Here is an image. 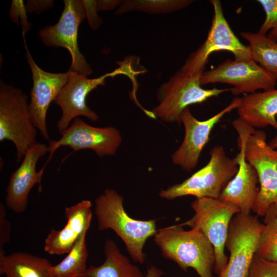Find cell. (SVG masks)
<instances>
[{
    "label": "cell",
    "mask_w": 277,
    "mask_h": 277,
    "mask_svg": "<svg viewBox=\"0 0 277 277\" xmlns=\"http://www.w3.org/2000/svg\"><path fill=\"white\" fill-rule=\"evenodd\" d=\"M94 214L100 231L111 229L123 241L133 261L144 263V247L156 233V221L130 216L124 207V198L116 190L106 189L95 200Z\"/></svg>",
    "instance_id": "1"
},
{
    "label": "cell",
    "mask_w": 277,
    "mask_h": 277,
    "mask_svg": "<svg viewBox=\"0 0 277 277\" xmlns=\"http://www.w3.org/2000/svg\"><path fill=\"white\" fill-rule=\"evenodd\" d=\"M232 125L239 134L238 148L258 176L259 190L252 210L264 216L271 205H277V150L267 143L264 131L255 130L239 118Z\"/></svg>",
    "instance_id": "2"
},
{
    "label": "cell",
    "mask_w": 277,
    "mask_h": 277,
    "mask_svg": "<svg viewBox=\"0 0 277 277\" xmlns=\"http://www.w3.org/2000/svg\"><path fill=\"white\" fill-rule=\"evenodd\" d=\"M153 237L162 255L183 271L192 268L200 277H214V250L201 231L185 230L179 224L157 230Z\"/></svg>",
    "instance_id": "3"
},
{
    "label": "cell",
    "mask_w": 277,
    "mask_h": 277,
    "mask_svg": "<svg viewBox=\"0 0 277 277\" xmlns=\"http://www.w3.org/2000/svg\"><path fill=\"white\" fill-rule=\"evenodd\" d=\"M209 153L205 166L182 183L162 190L159 196L169 200L187 195L219 199L238 170V157H229L222 145L214 146Z\"/></svg>",
    "instance_id": "4"
},
{
    "label": "cell",
    "mask_w": 277,
    "mask_h": 277,
    "mask_svg": "<svg viewBox=\"0 0 277 277\" xmlns=\"http://www.w3.org/2000/svg\"><path fill=\"white\" fill-rule=\"evenodd\" d=\"M204 71L190 73L181 68L163 83L157 91L159 104L151 111L155 118L168 123H180L181 113L189 106L231 91L226 88H203L200 78Z\"/></svg>",
    "instance_id": "5"
},
{
    "label": "cell",
    "mask_w": 277,
    "mask_h": 277,
    "mask_svg": "<svg viewBox=\"0 0 277 277\" xmlns=\"http://www.w3.org/2000/svg\"><path fill=\"white\" fill-rule=\"evenodd\" d=\"M28 96L3 81L0 82V141L12 142L16 149V162L38 142L29 108Z\"/></svg>",
    "instance_id": "6"
},
{
    "label": "cell",
    "mask_w": 277,
    "mask_h": 277,
    "mask_svg": "<svg viewBox=\"0 0 277 277\" xmlns=\"http://www.w3.org/2000/svg\"><path fill=\"white\" fill-rule=\"evenodd\" d=\"M191 206L194 215L180 225L197 229L207 238L215 252L214 272L219 275L228 261L225 248L229 225L233 217L240 211L230 204L209 197L196 199Z\"/></svg>",
    "instance_id": "7"
},
{
    "label": "cell",
    "mask_w": 277,
    "mask_h": 277,
    "mask_svg": "<svg viewBox=\"0 0 277 277\" xmlns=\"http://www.w3.org/2000/svg\"><path fill=\"white\" fill-rule=\"evenodd\" d=\"M263 227L250 214L238 213L233 217L225 245L230 256L217 277H248Z\"/></svg>",
    "instance_id": "8"
},
{
    "label": "cell",
    "mask_w": 277,
    "mask_h": 277,
    "mask_svg": "<svg viewBox=\"0 0 277 277\" xmlns=\"http://www.w3.org/2000/svg\"><path fill=\"white\" fill-rule=\"evenodd\" d=\"M64 8L57 23L41 29L39 36L47 47L66 48L72 58L68 70L87 77L93 70L81 53L77 44L78 26L86 18L83 2L80 0H64Z\"/></svg>",
    "instance_id": "9"
},
{
    "label": "cell",
    "mask_w": 277,
    "mask_h": 277,
    "mask_svg": "<svg viewBox=\"0 0 277 277\" xmlns=\"http://www.w3.org/2000/svg\"><path fill=\"white\" fill-rule=\"evenodd\" d=\"M277 78L260 66L253 59L227 60L217 67L204 71L201 86L216 83L233 86L232 93H251L256 90L275 88Z\"/></svg>",
    "instance_id": "10"
},
{
    "label": "cell",
    "mask_w": 277,
    "mask_h": 277,
    "mask_svg": "<svg viewBox=\"0 0 277 277\" xmlns=\"http://www.w3.org/2000/svg\"><path fill=\"white\" fill-rule=\"evenodd\" d=\"M210 2L213 6V15L207 38L189 56L181 68L190 73L204 70L209 55L214 52H230L235 60L252 58L248 46L243 45L231 30L224 16L220 1L212 0Z\"/></svg>",
    "instance_id": "11"
},
{
    "label": "cell",
    "mask_w": 277,
    "mask_h": 277,
    "mask_svg": "<svg viewBox=\"0 0 277 277\" xmlns=\"http://www.w3.org/2000/svg\"><path fill=\"white\" fill-rule=\"evenodd\" d=\"M60 133V139L49 141L48 152L50 156L46 164L61 147H69L74 151L90 149L98 156L103 157L114 155L122 142V135L116 128L93 127L78 117Z\"/></svg>",
    "instance_id": "12"
},
{
    "label": "cell",
    "mask_w": 277,
    "mask_h": 277,
    "mask_svg": "<svg viewBox=\"0 0 277 277\" xmlns=\"http://www.w3.org/2000/svg\"><path fill=\"white\" fill-rule=\"evenodd\" d=\"M240 102L241 98H234L225 108L204 121L196 119L188 107L184 109L180 116V121L184 125L185 135L181 145L171 156L173 163L188 172L194 169L215 125L225 114L236 109Z\"/></svg>",
    "instance_id": "13"
},
{
    "label": "cell",
    "mask_w": 277,
    "mask_h": 277,
    "mask_svg": "<svg viewBox=\"0 0 277 277\" xmlns=\"http://www.w3.org/2000/svg\"><path fill=\"white\" fill-rule=\"evenodd\" d=\"M24 42L26 50V56L31 70L33 80L29 103L30 113L33 123L41 135L45 140L50 141L46 123L47 111L51 103L54 101L68 82L70 72L68 71L65 73H51L42 69L29 52L25 39Z\"/></svg>",
    "instance_id": "14"
},
{
    "label": "cell",
    "mask_w": 277,
    "mask_h": 277,
    "mask_svg": "<svg viewBox=\"0 0 277 277\" xmlns=\"http://www.w3.org/2000/svg\"><path fill=\"white\" fill-rule=\"evenodd\" d=\"M69 71L68 81L54 100L62 111L61 117L56 124L60 133L67 129L72 121L80 116L94 122L98 121L97 114L87 105L86 97L98 86H104L106 78L112 77L111 72L97 78H89L76 72Z\"/></svg>",
    "instance_id": "15"
},
{
    "label": "cell",
    "mask_w": 277,
    "mask_h": 277,
    "mask_svg": "<svg viewBox=\"0 0 277 277\" xmlns=\"http://www.w3.org/2000/svg\"><path fill=\"white\" fill-rule=\"evenodd\" d=\"M47 152L48 146L38 142L25 154L21 165L11 174L6 189L5 203L7 208L14 213L24 212L31 190L36 184L41 187L45 165L37 171L36 164Z\"/></svg>",
    "instance_id": "16"
},
{
    "label": "cell",
    "mask_w": 277,
    "mask_h": 277,
    "mask_svg": "<svg viewBox=\"0 0 277 277\" xmlns=\"http://www.w3.org/2000/svg\"><path fill=\"white\" fill-rule=\"evenodd\" d=\"M91 207L92 203L88 200L66 207L67 223L60 230H51L45 240V251L50 255L67 253L80 237L88 231L92 217Z\"/></svg>",
    "instance_id": "17"
},
{
    "label": "cell",
    "mask_w": 277,
    "mask_h": 277,
    "mask_svg": "<svg viewBox=\"0 0 277 277\" xmlns=\"http://www.w3.org/2000/svg\"><path fill=\"white\" fill-rule=\"evenodd\" d=\"M236 155L238 170L219 199L236 207L240 213L250 214L259 190L258 176L255 169L246 161L242 150Z\"/></svg>",
    "instance_id": "18"
},
{
    "label": "cell",
    "mask_w": 277,
    "mask_h": 277,
    "mask_svg": "<svg viewBox=\"0 0 277 277\" xmlns=\"http://www.w3.org/2000/svg\"><path fill=\"white\" fill-rule=\"evenodd\" d=\"M236 109L239 118L252 127L270 126L277 130V89L245 95Z\"/></svg>",
    "instance_id": "19"
},
{
    "label": "cell",
    "mask_w": 277,
    "mask_h": 277,
    "mask_svg": "<svg viewBox=\"0 0 277 277\" xmlns=\"http://www.w3.org/2000/svg\"><path fill=\"white\" fill-rule=\"evenodd\" d=\"M49 260L17 252L0 256V272L5 277H54Z\"/></svg>",
    "instance_id": "20"
},
{
    "label": "cell",
    "mask_w": 277,
    "mask_h": 277,
    "mask_svg": "<svg viewBox=\"0 0 277 277\" xmlns=\"http://www.w3.org/2000/svg\"><path fill=\"white\" fill-rule=\"evenodd\" d=\"M105 259L97 266L88 267L84 276L88 277H145L141 269L133 265L120 251L114 241L107 239L104 246Z\"/></svg>",
    "instance_id": "21"
},
{
    "label": "cell",
    "mask_w": 277,
    "mask_h": 277,
    "mask_svg": "<svg viewBox=\"0 0 277 277\" xmlns=\"http://www.w3.org/2000/svg\"><path fill=\"white\" fill-rule=\"evenodd\" d=\"M241 35L249 43L252 59L277 78V42L258 32H242Z\"/></svg>",
    "instance_id": "22"
},
{
    "label": "cell",
    "mask_w": 277,
    "mask_h": 277,
    "mask_svg": "<svg viewBox=\"0 0 277 277\" xmlns=\"http://www.w3.org/2000/svg\"><path fill=\"white\" fill-rule=\"evenodd\" d=\"M86 234L87 232H85L80 237L61 262L52 266V273L54 277L84 276L88 268L86 266L88 256Z\"/></svg>",
    "instance_id": "23"
},
{
    "label": "cell",
    "mask_w": 277,
    "mask_h": 277,
    "mask_svg": "<svg viewBox=\"0 0 277 277\" xmlns=\"http://www.w3.org/2000/svg\"><path fill=\"white\" fill-rule=\"evenodd\" d=\"M264 216L255 254L265 260L277 262V205H271Z\"/></svg>",
    "instance_id": "24"
},
{
    "label": "cell",
    "mask_w": 277,
    "mask_h": 277,
    "mask_svg": "<svg viewBox=\"0 0 277 277\" xmlns=\"http://www.w3.org/2000/svg\"><path fill=\"white\" fill-rule=\"evenodd\" d=\"M193 1L191 0H127L122 1L115 12L119 15L132 11L147 13H168L182 9Z\"/></svg>",
    "instance_id": "25"
},
{
    "label": "cell",
    "mask_w": 277,
    "mask_h": 277,
    "mask_svg": "<svg viewBox=\"0 0 277 277\" xmlns=\"http://www.w3.org/2000/svg\"><path fill=\"white\" fill-rule=\"evenodd\" d=\"M265 13V18L259 33L266 35L277 42V0H259Z\"/></svg>",
    "instance_id": "26"
},
{
    "label": "cell",
    "mask_w": 277,
    "mask_h": 277,
    "mask_svg": "<svg viewBox=\"0 0 277 277\" xmlns=\"http://www.w3.org/2000/svg\"><path fill=\"white\" fill-rule=\"evenodd\" d=\"M248 277H277V262L265 260L255 254Z\"/></svg>",
    "instance_id": "27"
},
{
    "label": "cell",
    "mask_w": 277,
    "mask_h": 277,
    "mask_svg": "<svg viewBox=\"0 0 277 277\" xmlns=\"http://www.w3.org/2000/svg\"><path fill=\"white\" fill-rule=\"evenodd\" d=\"M26 6L22 0H12L9 11L10 19L17 25L21 24L22 34L25 37V34L31 27V24L28 21Z\"/></svg>",
    "instance_id": "28"
},
{
    "label": "cell",
    "mask_w": 277,
    "mask_h": 277,
    "mask_svg": "<svg viewBox=\"0 0 277 277\" xmlns=\"http://www.w3.org/2000/svg\"><path fill=\"white\" fill-rule=\"evenodd\" d=\"M11 224L6 217V209L0 205V256L5 254L4 246L10 239Z\"/></svg>",
    "instance_id": "29"
},
{
    "label": "cell",
    "mask_w": 277,
    "mask_h": 277,
    "mask_svg": "<svg viewBox=\"0 0 277 277\" xmlns=\"http://www.w3.org/2000/svg\"><path fill=\"white\" fill-rule=\"evenodd\" d=\"M87 19L90 27L96 29L102 24V19L97 15L96 1H82Z\"/></svg>",
    "instance_id": "30"
},
{
    "label": "cell",
    "mask_w": 277,
    "mask_h": 277,
    "mask_svg": "<svg viewBox=\"0 0 277 277\" xmlns=\"http://www.w3.org/2000/svg\"><path fill=\"white\" fill-rule=\"evenodd\" d=\"M53 4L51 0H29L25 6L27 12L38 14L52 8Z\"/></svg>",
    "instance_id": "31"
},
{
    "label": "cell",
    "mask_w": 277,
    "mask_h": 277,
    "mask_svg": "<svg viewBox=\"0 0 277 277\" xmlns=\"http://www.w3.org/2000/svg\"><path fill=\"white\" fill-rule=\"evenodd\" d=\"M97 1V9L99 11L111 10L120 6L123 1L118 0H100Z\"/></svg>",
    "instance_id": "32"
},
{
    "label": "cell",
    "mask_w": 277,
    "mask_h": 277,
    "mask_svg": "<svg viewBox=\"0 0 277 277\" xmlns=\"http://www.w3.org/2000/svg\"><path fill=\"white\" fill-rule=\"evenodd\" d=\"M163 274L161 269L151 265L148 267L145 277H162Z\"/></svg>",
    "instance_id": "33"
},
{
    "label": "cell",
    "mask_w": 277,
    "mask_h": 277,
    "mask_svg": "<svg viewBox=\"0 0 277 277\" xmlns=\"http://www.w3.org/2000/svg\"><path fill=\"white\" fill-rule=\"evenodd\" d=\"M268 144L273 149H277V135L272 138Z\"/></svg>",
    "instance_id": "34"
},
{
    "label": "cell",
    "mask_w": 277,
    "mask_h": 277,
    "mask_svg": "<svg viewBox=\"0 0 277 277\" xmlns=\"http://www.w3.org/2000/svg\"><path fill=\"white\" fill-rule=\"evenodd\" d=\"M79 277H88V276H79Z\"/></svg>",
    "instance_id": "35"
},
{
    "label": "cell",
    "mask_w": 277,
    "mask_h": 277,
    "mask_svg": "<svg viewBox=\"0 0 277 277\" xmlns=\"http://www.w3.org/2000/svg\"><path fill=\"white\" fill-rule=\"evenodd\" d=\"M172 277H176V276H172Z\"/></svg>",
    "instance_id": "36"
}]
</instances>
